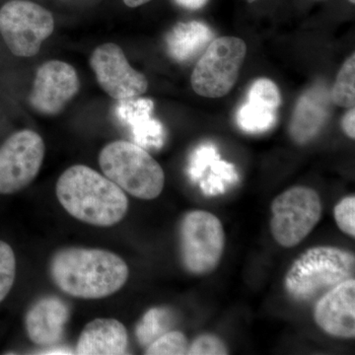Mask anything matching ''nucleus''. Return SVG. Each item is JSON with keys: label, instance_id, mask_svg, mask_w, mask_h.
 Segmentation results:
<instances>
[{"label": "nucleus", "instance_id": "21", "mask_svg": "<svg viewBox=\"0 0 355 355\" xmlns=\"http://www.w3.org/2000/svg\"><path fill=\"white\" fill-rule=\"evenodd\" d=\"M170 319V313L164 309L148 311L137 328V336L141 345L148 347L159 336L169 331Z\"/></svg>", "mask_w": 355, "mask_h": 355}, {"label": "nucleus", "instance_id": "31", "mask_svg": "<svg viewBox=\"0 0 355 355\" xmlns=\"http://www.w3.org/2000/svg\"><path fill=\"white\" fill-rule=\"evenodd\" d=\"M249 1H256V0H249Z\"/></svg>", "mask_w": 355, "mask_h": 355}, {"label": "nucleus", "instance_id": "6", "mask_svg": "<svg viewBox=\"0 0 355 355\" xmlns=\"http://www.w3.org/2000/svg\"><path fill=\"white\" fill-rule=\"evenodd\" d=\"M246 53V44L241 39L220 37L214 40L191 74L193 91L207 98L228 94L237 81Z\"/></svg>", "mask_w": 355, "mask_h": 355}, {"label": "nucleus", "instance_id": "20", "mask_svg": "<svg viewBox=\"0 0 355 355\" xmlns=\"http://www.w3.org/2000/svg\"><path fill=\"white\" fill-rule=\"evenodd\" d=\"M331 98L343 108H354L355 104V55L347 58L338 72Z\"/></svg>", "mask_w": 355, "mask_h": 355}, {"label": "nucleus", "instance_id": "4", "mask_svg": "<svg viewBox=\"0 0 355 355\" xmlns=\"http://www.w3.org/2000/svg\"><path fill=\"white\" fill-rule=\"evenodd\" d=\"M99 165L105 176L139 200H154L164 189L162 167L144 147L132 142L107 144L100 153Z\"/></svg>", "mask_w": 355, "mask_h": 355}, {"label": "nucleus", "instance_id": "11", "mask_svg": "<svg viewBox=\"0 0 355 355\" xmlns=\"http://www.w3.org/2000/svg\"><path fill=\"white\" fill-rule=\"evenodd\" d=\"M80 83L76 70L60 60L44 62L39 67L29 101L40 114H60L77 94Z\"/></svg>", "mask_w": 355, "mask_h": 355}, {"label": "nucleus", "instance_id": "16", "mask_svg": "<svg viewBox=\"0 0 355 355\" xmlns=\"http://www.w3.org/2000/svg\"><path fill=\"white\" fill-rule=\"evenodd\" d=\"M128 334L125 324L112 318H99L89 322L77 340L79 355L127 354Z\"/></svg>", "mask_w": 355, "mask_h": 355}, {"label": "nucleus", "instance_id": "22", "mask_svg": "<svg viewBox=\"0 0 355 355\" xmlns=\"http://www.w3.org/2000/svg\"><path fill=\"white\" fill-rule=\"evenodd\" d=\"M186 336L179 331H169L156 338L147 347L148 355H183L188 354Z\"/></svg>", "mask_w": 355, "mask_h": 355}, {"label": "nucleus", "instance_id": "3", "mask_svg": "<svg viewBox=\"0 0 355 355\" xmlns=\"http://www.w3.org/2000/svg\"><path fill=\"white\" fill-rule=\"evenodd\" d=\"M355 257L336 247H315L296 259L287 272L284 287L298 302H310L343 282L354 279Z\"/></svg>", "mask_w": 355, "mask_h": 355}, {"label": "nucleus", "instance_id": "10", "mask_svg": "<svg viewBox=\"0 0 355 355\" xmlns=\"http://www.w3.org/2000/svg\"><path fill=\"white\" fill-rule=\"evenodd\" d=\"M90 65L103 90L118 101L139 98L148 88L146 77L130 67L118 44L98 46L91 55Z\"/></svg>", "mask_w": 355, "mask_h": 355}, {"label": "nucleus", "instance_id": "2", "mask_svg": "<svg viewBox=\"0 0 355 355\" xmlns=\"http://www.w3.org/2000/svg\"><path fill=\"white\" fill-rule=\"evenodd\" d=\"M55 193L65 211L84 223L111 227L128 214L125 191L85 165H74L58 178Z\"/></svg>", "mask_w": 355, "mask_h": 355}, {"label": "nucleus", "instance_id": "24", "mask_svg": "<svg viewBox=\"0 0 355 355\" xmlns=\"http://www.w3.org/2000/svg\"><path fill=\"white\" fill-rule=\"evenodd\" d=\"M338 228L350 237H355V198L347 197L340 200L334 209Z\"/></svg>", "mask_w": 355, "mask_h": 355}, {"label": "nucleus", "instance_id": "30", "mask_svg": "<svg viewBox=\"0 0 355 355\" xmlns=\"http://www.w3.org/2000/svg\"><path fill=\"white\" fill-rule=\"evenodd\" d=\"M349 2H352V3H354L355 0H349Z\"/></svg>", "mask_w": 355, "mask_h": 355}, {"label": "nucleus", "instance_id": "12", "mask_svg": "<svg viewBox=\"0 0 355 355\" xmlns=\"http://www.w3.org/2000/svg\"><path fill=\"white\" fill-rule=\"evenodd\" d=\"M315 322L336 338L355 336V280H347L326 292L315 306Z\"/></svg>", "mask_w": 355, "mask_h": 355}, {"label": "nucleus", "instance_id": "17", "mask_svg": "<svg viewBox=\"0 0 355 355\" xmlns=\"http://www.w3.org/2000/svg\"><path fill=\"white\" fill-rule=\"evenodd\" d=\"M153 100L144 98L121 100L116 106V114L132 128L137 146L156 148L163 146L164 128L153 118Z\"/></svg>", "mask_w": 355, "mask_h": 355}, {"label": "nucleus", "instance_id": "5", "mask_svg": "<svg viewBox=\"0 0 355 355\" xmlns=\"http://www.w3.org/2000/svg\"><path fill=\"white\" fill-rule=\"evenodd\" d=\"M225 247V233L218 217L193 210L180 225V252L189 272L205 275L216 270Z\"/></svg>", "mask_w": 355, "mask_h": 355}, {"label": "nucleus", "instance_id": "26", "mask_svg": "<svg viewBox=\"0 0 355 355\" xmlns=\"http://www.w3.org/2000/svg\"><path fill=\"white\" fill-rule=\"evenodd\" d=\"M191 355H224L228 354L225 343L218 336L202 335L198 336L189 345L188 354Z\"/></svg>", "mask_w": 355, "mask_h": 355}, {"label": "nucleus", "instance_id": "19", "mask_svg": "<svg viewBox=\"0 0 355 355\" xmlns=\"http://www.w3.org/2000/svg\"><path fill=\"white\" fill-rule=\"evenodd\" d=\"M210 174L207 179L200 181V189L207 196H216L224 193L228 187L239 181L235 166L220 160L219 155L212 159L207 165Z\"/></svg>", "mask_w": 355, "mask_h": 355}, {"label": "nucleus", "instance_id": "23", "mask_svg": "<svg viewBox=\"0 0 355 355\" xmlns=\"http://www.w3.org/2000/svg\"><path fill=\"white\" fill-rule=\"evenodd\" d=\"M16 277V257L12 248L0 240V303L12 288Z\"/></svg>", "mask_w": 355, "mask_h": 355}, {"label": "nucleus", "instance_id": "1", "mask_svg": "<svg viewBox=\"0 0 355 355\" xmlns=\"http://www.w3.org/2000/svg\"><path fill=\"white\" fill-rule=\"evenodd\" d=\"M50 275L53 284L67 295L101 299L123 288L130 270L120 256L107 250L71 247L53 254Z\"/></svg>", "mask_w": 355, "mask_h": 355}, {"label": "nucleus", "instance_id": "13", "mask_svg": "<svg viewBox=\"0 0 355 355\" xmlns=\"http://www.w3.org/2000/svg\"><path fill=\"white\" fill-rule=\"evenodd\" d=\"M280 103L282 97L275 83L270 79H257L248 91L246 103L238 110V125L249 133L268 132L277 123Z\"/></svg>", "mask_w": 355, "mask_h": 355}, {"label": "nucleus", "instance_id": "14", "mask_svg": "<svg viewBox=\"0 0 355 355\" xmlns=\"http://www.w3.org/2000/svg\"><path fill=\"white\" fill-rule=\"evenodd\" d=\"M69 306L55 296L40 298L28 310L25 328L30 340L40 347L57 345L69 320Z\"/></svg>", "mask_w": 355, "mask_h": 355}, {"label": "nucleus", "instance_id": "27", "mask_svg": "<svg viewBox=\"0 0 355 355\" xmlns=\"http://www.w3.org/2000/svg\"><path fill=\"white\" fill-rule=\"evenodd\" d=\"M355 111L354 107L352 108L347 114L343 116V128L345 132L350 137V139H355Z\"/></svg>", "mask_w": 355, "mask_h": 355}, {"label": "nucleus", "instance_id": "29", "mask_svg": "<svg viewBox=\"0 0 355 355\" xmlns=\"http://www.w3.org/2000/svg\"><path fill=\"white\" fill-rule=\"evenodd\" d=\"M149 1H150V0H123L125 6L128 7H139L140 6H144V4H146Z\"/></svg>", "mask_w": 355, "mask_h": 355}, {"label": "nucleus", "instance_id": "25", "mask_svg": "<svg viewBox=\"0 0 355 355\" xmlns=\"http://www.w3.org/2000/svg\"><path fill=\"white\" fill-rule=\"evenodd\" d=\"M218 155L216 146L211 144H202L196 149L191 155L189 174L193 182H198L202 179L205 168L210 161Z\"/></svg>", "mask_w": 355, "mask_h": 355}, {"label": "nucleus", "instance_id": "15", "mask_svg": "<svg viewBox=\"0 0 355 355\" xmlns=\"http://www.w3.org/2000/svg\"><path fill=\"white\" fill-rule=\"evenodd\" d=\"M331 93L323 84H318L299 99L289 132L292 139L305 144L314 139L328 121L331 112Z\"/></svg>", "mask_w": 355, "mask_h": 355}, {"label": "nucleus", "instance_id": "9", "mask_svg": "<svg viewBox=\"0 0 355 355\" xmlns=\"http://www.w3.org/2000/svg\"><path fill=\"white\" fill-rule=\"evenodd\" d=\"M44 157L41 135L30 130L13 133L0 146V193L11 195L38 176Z\"/></svg>", "mask_w": 355, "mask_h": 355}, {"label": "nucleus", "instance_id": "28", "mask_svg": "<svg viewBox=\"0 0 355 355\" xmlns=\"http://www.w3.org/2000/svg\"><path fill=\"white\" fill-rule=\"evenodd\" d=\"M178 6L184 7V8L190 9V10H197L202 8L209 2V0H174Z\"/></svg>", "mask_w": 355, "mask_h": 355}, {"label": "nucleus", "instance_id": "8", "mask_svg": "<svg viewBox=\"0 0 355 355\" xmlns=\"http://www.w3.org/2000/svg\"><path fill=\"white\" fill-rule=\"evenodd\" d=\"M272 214L270 231L275 241L282 247H294L321 219V198L313 189L293 187L275 198Z\"/></svg>", "mask_w": 355, "mask_h": 355}, {"label": "nucleus", "instance_id": "7", "mask_svg": "<svg viewBox=\"0 0 355 355\" xmlns=\"http://www.w3.org/2000/svg\"><path fill=\"white\" fill-rule=\"evenodd\" d=\"M55 29L50 11L27 0H10L0 8V33L14 55H37Z\"/></svg>", "mask_w": 355, "mask_h": 355}, {"label": "nucleus", "instance_id": "18", "mask_svg": "<svg viewBox=\"0 0 355 355\" xmlns=\"http://www.w3.org/2000/svg\"><path fill=\"white\" fill-rule=\"evenodd\" d=\"M214 36L209 26L198 21L179 23L166 38L168 53L177 62H188L209 46Z\"/></svg>", "mask_w": 355, "mask_h": 355}]
</instances>
